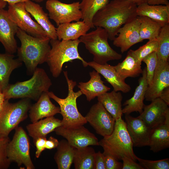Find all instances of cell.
<instances>
[{"instance_id": "4dcf8cb0", "label": "cell", "mask_w": 169, "mask_h": 169, "mask_svg": "<svg viewBox=\"0 0 169 169\" xmlns=\"http://www.w3.org/2000/svg\"><path fill=\"white\" fill-rule=\"evenodd\" d=\"M54 158L59 169H69L73 163L74 148L66 140L59 142Z\"/></svg>"}, {"instance_id": "484cf974", "label": "cell", "mask_w": 169, "mask_h": 169, "mask_svg": "<svg viewBox=\"0 0 169 169\" xmlns=\"http://www.w3.org/2000/svg\"><path fill=\"white\" fill-rule=\"evenodd\" d=\"M90 27L83 21L61 24L56 28L59 40H75L85 34Z\"/></svg>"}, {"instance_id": "7dc6e473", "label": "cell", "mask_w": 169, "mask_h": 169, "mask_svg": "<svg viewBox=\"0 0 169 169\" xmlns=\"http://www.w3.org/2000/svg\"><path fill=\"white\" fill-rule=\"evenodd\" d=\"M7 2L9 4H13L20 2H25L28 0H1Z\"/></svg>"}, {"instance_id": "1f68e13d", "label": "cell", "mask_w": 169, "mask_h": 169, "mask_svg": "<svg viewBox=\"0 0 169 169\" xmlns=\"http://www.w3.org/2000/svg\"><path fill=\"white\" fill-rule=\"evenodd\" d=\"M95 152L88 146L74 148L73 160L75 169H94Z\"/></svg>"}, {"instance_id": "52a82bcc", "label": "cell", "mask_w": 169, "mask_h": 169, "mask_svg": "<svg viewBox=\"0 0 169 169\" xmlns=\"http://www.w3.org/2000/svg\"><path fill=\"white\" fill-rule=\"evenodd\" d=\"M108 35L104 28L96 29L86 33L79 38L89 52L93 56V61L100 64H104L109 61L120 59L121 54L114 50L110 45Z\"/></svg>"}, {"instance_id": "277c9868", "label": "cell", "mask_w": 169, "mask_h": 169, "mask_svg": "<svg viewBox=\"0 0 169 169\" xmlns=\"http://www.w3.org/2000/svg\"><path fill=\"white\" fill-rule=\"evenodd\" d=\"M99 142V146L103 149L104 155H111L118 161L121 160L124 156L135 161H137L132 142L127 131L125 122L121 117L115 120L112 133L104 137Z\"/></svg>"}, {"instance_id": "816d5d0a", "label": "cell", "mask_w": 169, "mask_h": 169, "mask_svg": "<svg viewBox=\"0 0 169 169\" xmlns=\"http://www.w3.org/2000/svg\"><path fill=\"white\" fill-rule=\"evenodd\" d=\"M4 103L3 104L0 103V113L2 112V111L4 105Z\"/></svg>"}, {"instance_id": "ffe728a7", "label": "cell", "mask_w": 169, "mask_h": 169, "mask_svg": "<svg viewBox=\"0 0 169 169\" xmlns=\"http://www.w3.org/2000/svg\"><path fill=\"white\" fill-rule=\"evenodd\" d=\"M88 64L103 76L106 81L112 85L115 91L127 93L131 90V86L119 76L114 66L107 63L100 64L93 61L88 62Z\"/></svg>"}, {"instance_id": "8992f818", "label": "cell", "mask_w": 169, "mask_h": 169, "mask_svg": "<svg viewBox=\"0 0 169 169\" xmlns=\"http://www.w3.org/2000/svg\"><path fill=\"white\" fill-rule=\"evenodd\" d=\"M67 84L68 93L64 99H61L56 96L52 92H48L50 98L52 99L59 105L60 113L63 117L61 126L65 128H73L83 125L87 123L85 117L78 111L76 100L82 94L80 90L74 91L76 85L75 81L69 79L67 71H63Z\"/></svg>"}, {"instance_id": "7a4b0ae2", "label": "cell", "mask_w": 169, "mask_h": 169, "mask_svg": "<svg viewBox=\"0 0 169 169\" xmlns=\"http://www.w3.org/2000/svg\"><path fill=\"white\" fill-rule=\"evenodd\" d=\"M16 35L21 43L17 50L18 58L24 63L29 74H33L38 65L46 62L50 39L47 36H33L19 28Z\"/></svg>"}, {"instance_id": "d6986e66", "label": "cell", "mask_w": 169, "mask_h": 169, "mask_svg": "<svg viewBox=\"0 0 169 169\" xmlns=\"http://www.w3.org/2000/svg\"><path fill=\"white\" fill-rule=\"evenodd\" d=\"M142 76L138 80V85L136 87L132 97L125 102V107L122 109L123 114L129 115L134 112L141 114L143 111L144 100L145 99L148 84L146 78V67L143 69Z\"/></svg>"}, {"instance_id": "c3c4849f", "label": "cell", "mask_w": 169, "mask_h": 169, "mask_svg": "<svg viewBox=\"0 0 169 169\" xmlns=\"http://www.w3.org/2000/svg\"><path fill=\"white\" fill-rule=\"evenodd\" d=\"M135 4L137 6L147 3L148 0H129Z\"/></svg>"}, {"instance_id": "8fae6325", "label": "cell", "mask_w": 169, "mask_h": 169, "mask_svg": "<svg viewBox=\"0 0 169 169\" xmlns=\"http://www.w3.org/2000/svg\"><path fill=\"white\" fill-rule=\"evenodd\" d=\"M8 12L11 18L18 28L35 37L47 36L42 27L31 18L26 10L25 2L9 4Z\"/></svg>"}, {"instance_id": "9c48e42d", "label": "cell", "mask_w": 169, "mask_h": 169, "mask_svg": "<svg viewBox=\"0 0 169 169\" xmlns=\"http://www.w3.org/2000/svg\"><path fill=\"white\" fill-rule=\"evenodd\" d=\"M12 140L7 147V156L10 161L18 166L23 165L27 169H34L35 167L30 154V142L27 133L21 126L15 128Z\"/></svg>"}, {"instance_id": "3957f363", "label": "cell", "mask_w": 169, "mask_h": 169, "mask_svg": "<svg viewBox=\"0 0 169 169\" xmlns=\"http://www.w3.org/2000/svg\"><path fill=\"white\" fill-rule=\"evenodd\" d=\"M52 85L51 79L44 70L37 68L30 79L8 84L2 92L6 100L28 98L37 101L43 92L49 91Z\"/></svg>"}, {"instance_id": "bcb514c9", "label": "cell", "mask_w": 169, "mask_h": 169, "mask_svg": "<svg viewBox=\"0 0 169 169\" xmlns=\"http://www.w3.org/2000/svg\"><path fill=\"white\" fill-rule=\"evenodd\" d=\"M147 3L151 5H169L168 0H148Z\"/></svg>"}, {"instance_id": "e575fe53", "label": "cell", "mask_w": 169, "mask_h": 169, "mask_svg": "<svg viewBox=\"0 0 169 169\" xmlns=\"http://www.w3.org/2000/svg\"><path fill=\"white\" fill-rule=\"evenodd\" d=\"M156 52L158 61H168L169 57V24L162 27L158 38Z\"/></svg>"}, {"instance_id": "44dd1931", "label": "cell", "mask_w": 169, "mask_h": 169, "mask_svg": "<svg viewBox=\"0 0 169 169\" xmlns=\"http://www.w3.org/2000/svg\"><path fill=\"white\" fill-rule=\"evenodd\" d=\"M50 99L48 92H44L37 102L31 106L29 110V117L32 123L60 113V108L53 104Z\"/></svg>"}, {"instance_id": "9a60e30c", "label": "cell", "mask_w": 169, "mask_h": 169, "mask_svg": "<svg viewBox=\"0 0 169 169\" xmlns=\"http://www.w3.org/2000/svg\"><path fill=\"white\" fill-rule=\"evenodd\" d=\"M140 23L137 16L131 21L125 24L118 31V36L113 40V44L120 48L123 53L134 45L142 41L139 33Z\"/></svg>"}, {"instance_id": "ac0fdd59", "label": "cell", "mask_w": 169, "mask_h": 169, "mask_svg": "<svg viewBox=\"0 0 169 169\" xmlns=\"http://www.w3.org/2000/svg\"><path fill=\"white\" fill-rule=\"evenodd\" d=\"M126 128L135 147L148 146L151 129L138 117L125 115Z\"/></svg>"}, {"instance_id": "f907efd6", "label": "cell", "mask_w": 169, "mask_h": 169, "mask_svg": "<svg viewBox=\"0 0 169 169\" xmlns=\"http://www.w3.org/2000/svg\"><path fill=\"white\" fill-rule=\"evenodd\" d=\"M7 4V2L0 0V9L3 8H5Z\"/></svg>"}, {"instance_id": "8d00e7d4", "label": "cell", "mask_w": 169, "mask_h": 169, "mask_svg": "<svg viewBox=\"0 0 169 169\" xmlns=\"http://www.w3.org/2000/svg\"><path fill=\"white\" fill-rule=\"evenodd\" d=\"M142 62L146 65L147 81L148 86H150L151 84L158 62L156 52H154L146 56L142 60Z\"/></svg>"}, {"instance_id": "cb8c5ba5", "label": "cell", "mask_w": 169, "mask_h": 169, "mask_svg": "<svg viewBox=\"0 0 169 169\" xmlns=\"http://www.w3.org/2000/svg\"><path fill=\"white\" fill-rule=\"evenodd\" d=\"M90 78L86 82H80L78 85L82 94L90 101L95 97L110 91V88L104 84L100 74L95 70L89 73Z\"/></svg>"}, {"instance_id": "e0dca14e", "label": "cell", "mask_w": 169, "mask_h": 169, "mask_svg": "<svg viewBox=\"0 0 169 169\" xmlns=\"http://www.w3.org/2000/svg\"><path fill=\"white\" fill-rule=\"evenodd\" d=\"M169 87V63L158 60L152 83L148 86L145 95L146 101L159 97L162 91Z\"/></svg>"}, {"instance_id": "30bf717a", "label": "cell", "mask_w": 169, "mask_h": 169, "mask_svg": "<svg viewBox=\"0 0 169 169\" xmlns=\"http://www.w3.org/2000/svg\"><path fill=\"white\" fill-rule=\"evenodd\" d=\"M45 7L49 18L55 22L57 26L63 23L78 21L82 18L79 2L68 4L59 0H47Z\"/></svg>"}, {"instance_id": "4316f807", "label": "cell", "mask_w": 169, "mask_h": 169, "mask_svg": "<svg viewBox=\"0 0 169 169\" xmlns=\"http://www.w3.org/2000/svg\"><path fill=\"white\" fill-rule=\"evenodd\" d=\"M141 62L140 61L134 53L130 49L125 59L114 66L119 76L124 80L128 77L136 78L141 74Z\"/></svg>"}, {"instance_id": "4fadbf2b", "label": "cell", "mask_w": 169, "mask_h": 169, "mask_svg": "<svg viewBox=\"0 0 169 169\" xmlns=\"http://www.w3.org/2000/svg\"><path fill=\"white\" fill-rule=\"evenodd\" d=\"M54 131L56 134L65 138L69 145L74 148L99 146L97 138L83 125L69 128L61 126Z\"/></svg>"}, {"instance_id": "6da1fadb", "label": "cell", "mask_w": 169, "mask_h": 169, "mask_svg": "<svg viewBox=\"0 0 169 169\" xmlns=\"http://www.w3.org/2000/svg\"><path fill=\"white\" fill-rule=\"evenodd\" d=\"M137 6L129 0H112L109 1L94 15V26L105 29L109 39L113 40L123 25L136 18Z\"/></svg>"}, {"instance_id": "681fc988", "label": "cell", "mask_w": 169, "mask_h": 169, "mask_svg": "<svg viewBox=\"0 0 169 169\" xmlns=\"http://www.w3.org/2000/svg\"><path fill=\"white\" fill-rule=\"evenodd\" d=\"M5 100L4 94L2 91L0 90V103H3Z\"/></svg>"}, {"instance_id": "f1b7e54d", "label": "cell", "mask_w": 169, "mask_h": 169, "mask_svg": "<svg viewBox=\"0 0 169 169\" xmlns=\"http://www.w3.org/2000/svg\"><path fill=\"white\" fill-rule=\"evenodd\" d=\"M123 96L121 92L113 90L97 97L98 101L116 120L122 117L121 102Z\"/></svg>"}, {"instance_id": "7402d4cb", "label": "cell", "mask_w": 169, "mask_h": 169, "mask_svg": "<svg viewBox=\"0 0 169 169\" xmlns=\"http://www.w3.org/2000/svg\"><path fill=\"white\" fill-rule=\"evenodd\" d=\"M148 146L155 153L169 148V113L164 123L151 129Z\"/></svg>"}, {"instance_id": "f546056e", "label": "cell", "mask_w": 169, "mask_h": 169, "mask_svg": "<svg viewBox=\"0 0 169 169\" xmlns=\"http://www.w3.org/2000/svg\"><path fill=\"white\" fill-rule=\"evenodd\" d=\"M14 57L13 54L0 53V90L2 91L9 84L12 71L22 64L20 60Z\"/></svg>"}, {"instance_id": "ba28073f", "label": "cell", "mask_w": 169, "mask_h": 169, "mask_svg": "<svg viewBox=\"0 0 169 169\" xmlns=\"http://www.w3.org/2000/svg\"><path fill=\"white\" fill-rule=\"evenodd\" d=\"M8 100H5L3 108L0 113V137L8 136L10 132L27 118L31 106L30 99L28 98L13 103Z\"/></svg>"}, {"instance_id": "836d02e7", "label": "cell", "mask_w": 169, "mask_h": 169, "mask_svg": "<svg viewBox=\"0 0 169 169\" xmlns=\"http://www.w3.org/2000/svg\"><path fill=\"white\" fill-rule=\"evenodd\" d=\"M109 1V0H82L80 3V7L82 20L91 28H94L92 23L94 15Z\"/></svg>"}, {"instance_id": "83f0119b", "label": "cell", "mask_w": 169, "mask_h": 169, "mask_svg": "<svg viewBox=\"0 0 169 169\" xmlns=\"http://www.w3.org/2000/svg\"><path fill=\"white\" fill-rule=\"evenodd\" d=\"M61 125V120L54 116L46 117L28 125L26 129L29 135L34 141L40 137H46L47 135Z\"/></svg>"}, {"instance_id": "2e32d148", "label": "cell", "mask_w": 169, "mask_h": 169, "mask_svg": "<svg viewBox=\"0 0 169 169\" xmlns=\"http://www.w3.org/2000/svg\"><path fill=\"white\" fill-rule=\"evenodd\" d=\"M18 29L10 17L8 11L0 9V42L6 53L13 54L17 51L18 46L15 38Z\"/></svg>"}, {"instance_id": "5b68a950", "label": "cell", "mask_w": 169, "mask_h": 169, "mask_svg": "<svg viewBox=\"0 0 169 169\" xmlns=\"http://www.w3.org/2000/svg\"><path fill=\"white\" fill-rule=\"evenodd\" d=\"M80 43L79 39L75 40H59L50 39L51 48L46 62L53 76L57 78L60 75L64 63L75 59L81 60L83 66H88V62L80 55L78 47Z\"/></svg>"}, {"instance_id": "74e56055", "label": "cell", "mask_w": 169, "mask_h": 169, "mask_svg": "<svg viewBox=\"0 0 169 169\" xmlns=\"http://www.w3.org/2000/svg\"><path fill=\"white\" fill-rule=\"evenodd\" d=\"M137 160L144 169H169V159L167 158L162 160L152 161L145 160L137 156Z\"/></svg>"}, {"instance_id": "7bdbcfd3", "label": "cell", "mask_w": 169, "mask_h": 169, "mask_svg": "<svg viewBox=\"0 0 169 169\" xmlns=\"http://www.w3.org/2000/svg\"><path fill=\"white\" fill-rule=\"evenodd\" d=\"M94 169H106L105 162V156L100 151L95 153Z\"/></svg>"}, {"instance_id": "5bb4252c", "label": "cell", "mask_w": 169, "mask_h": 169, "mask_svg": "<svg viewBox=\"0 0 169 169\" xmlns=\"http://www.w3.org/2000/svg\"><path fill=\"white\" fill-rule=\"evenodd\" d=\"M168 113V105L158 97L151 101L150 104L144 105L143 111L138 117L151 129L164 123Z\"/></svg>"}, {"instance_id": "d590c367", "label": "cell", "mask_w": 169, "mask_h": 169, "mask_svg": "<svg viewBox=\"0 0 169 169\" xmlns=\"http://www.w3.org/2000/svg\"><path fill=\"white\" fill-rule=\"evenodd\" d=\"M158 48V38L149 40L146 44L134 50V53L138 60L142 62V60L146 56L154 52H156Z\"/></svg>"}, {"instance_id": "f5cc1de1", "label": "cell", "mask_w": 169, "mask_h": 169, "mask_svg": "<svg viewBox=\"0 0 169 169\" xmlns=\"http://www.w3.org/2000/svg\"><path fill=\"white\" fill-rule=\"evenodd\" d=\"M37 3H40L46 0H32Z\"/></svg>"}, {"instance_id": "d6a6232c", "label": "cell", "mask_w": 169, "mask_h": 169, "mask_svg": "<svg viewBox=\"0 0 169 169\" xmlns=\"http://www.w3.org/2000/svg\"><path fill=\"white\" fill-rule=\"evenodd\" d=\"M138 17L140 23L139 33L141 40L157 39L162 26L148 17Z\"/></svg>"}, {"instance_id": "603a6c76", "label": "cell", "mask_w": 169, "mask_h": 169, "mask_svg": "<svg viewBox=\"0 0 169 169\" xmlns=\"http://www.w3.org/2000/svg\"><path fill=\"white\" fill-rule=\"evenodd\" d=\"M26 10L36 20L45 31L50 39H57L56 28L49 20L48 14L46 13L39 4L28 0L25 2Z\"/></svg>"}, {"instance_id": "b9f144b4", "label": "cell", "mask_w": 169, "mask_h": 169, "mask_svg": "<svg viewBox=\"0 0 169 169\" xmlns=\"http://www.w3.org/2000/svg\"><path fill=\"white\" fill-rule=\"evenodd\" d=\"M46 137H40L33 141V142L36 147L35 156L38 158L42 152L46 149L45 142L47 140Z\"/></svg>"}, {"instance_id": "d4e9b609", "label": "cell", "mask_w": 169, "mask_h": 169, "mask_svg": "<svg viewBox=\"0 0 169 169\" xmlns=\"http://www.w3.org/2000/svg\"><path fill=\"white\" fill-rule=\"evenodd\" d=\"M137 16H146L159 23L162 27L169 24V5H151L147 3L137 6Z\"/></svg>"}, {"instance_id": "7c38bea8", "label": "cell", "mask_w": 169, "mask_h": 169, "mask_svg": "<svg viewBox=\"0 0 169 169\" xmlns=\"http://www.w3.org/2000/svg\"><path fill=\"white\" fill-rule=\"evenodd\" d=\"M85 117L96 133L103 137L114 130L115 120L99 101L92 106Z\"/></svg>"}, {"instance_id": "f6af8a7d", "label": "cell", "mask_w": 169, "mask_h": 169, "mask_svg": "<svg viewBox=\"0 0 169 169\" xmlns=\"http://www.w3.org/2000/svg\"><path fill=\"white\" fill-rule=\"evenodd\" d=\"M168 106L169 105V87L165 89L161 92L159 97Z\"/></svg>"}, {"instance_id": "ab89813d", "label": "cell", "mask_w": 169, "mask_h": 169, "mask_svg": "<svg viewBox=\"0 0 169 169\" xmlns=\"http://www.w3.org/2000/svg\"><path fill=\"white\" fill-rule=\"evenodd\" d=\"M106 169H121L123 164L113 156L109 155H104Z\"/></svg>"}, {"instance_id": "f35d334b", "label": "cell", "mask_w": 169, "mask_h": 169, "mask_svg": "<svg viewBox=\"0 0 169 169\" xmlns=\"http://www.w3.org/2000/svg\"><path fill=\"white\" fill-rule=\"evenodd\" d=\"M10 141L8 136L0 137V169L9 168L11 162L7 156V147Z\"/></svg>"}, {"instance_id": "ee69618b", "label": "cell", "mask_w": 169, "mask_h": 169, "mask_svg": "<svg viewBox=\"0 0 169 169\" xmlns=\"http://www.w3.org/2000/svg\"><path fill=\"white\" fill-rule=\"evenodd\" d=\"M59 144V141L57 139L51 136L46 141L45 148L48 149L55 148L57 147Z\"/></svg>"}, {"instance_id": "60d3db41", "label": "cell", "mask_w": 169, "mask_h": 169, "mask_svg": "<svg viewBox=\"0 0 169 169\" xmlns=\"http://www.w3.org/2000/svg\"><path fill=\"white\" fill-rule=\"evenodd\" d=\"M121 160L123 161L122 169H144L140 164L126 156H123Z\"/></svg>"}]
</instances>
